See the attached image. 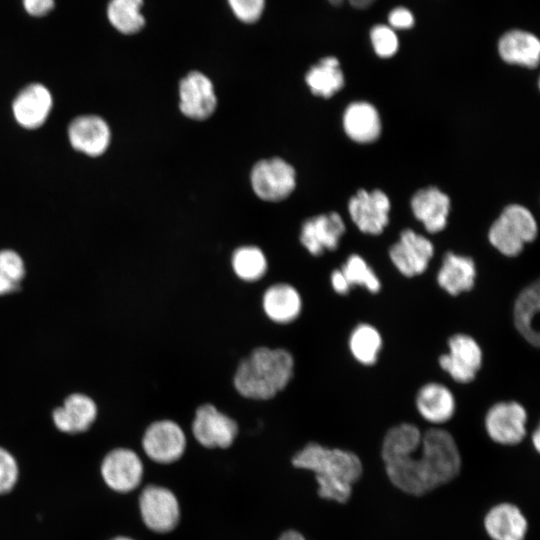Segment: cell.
<instances>
[{"instance_id":"obj_21","label":"cell","mask_w":540,"mask_h":540,"mask_svg":"<svg viewBox=\"0 0 540 540\" xmlns=\"http://www.w3.org/2000/svg\"><path fill=\"white\" fill-rule=\"evenodd\" d=\"M416 408L423 419L433 424L449 421L456 408L451 390L437 382L423 385L416 395Z\"/></svg>"},{"instance_id":"obj_35","label":"cell","mask_w":540,"mask_h":540,"mask_svg":"<svg viewBox=\"0 0 540 540\" xmlns=\"http://www.w3.org/2000/svg\"><path fill=\"white\" fill-rule=\"evenodd\" d=\"M0 273L19 283L25 275V266L20 255L10 249L0 251Z\"/></svg>"},{"instance_id":"obj_18","label":"cell","mask_w":540,"mask_h":540,"mask_svg":"<svg viewBox=\"0 0 540 540\" xmlns=\"http://www.w3.org/2000/svg\"><path fill=\"white\" fill-rule=\"evenodd\" d=\"M411 209L429 233H437L447 225L450 199L437 187L420 189L411 199Z\"/></svg>"},{"instance_id":"obj_14","label":"cell","mask_w":540,"mask_h":540,"mask_svg":"<svg viewBox=\"0 0 540 540\" xmlns=\"http://www.w3.org/2000/svg\"><path fill=\"white\" fill-rule=\"evenodd\" d=\"M101 473L111 489L126 493L134 490L140 484L143 465L133 450L117 448L110 451L103 459Z\"/></svg>"},{"instance_id":"obj_39","label":"cell","mask_w":540,"mask_h":540,"mask_svg":"<svg viewBox=\"0 0 540 540\" xmlns=\"http://www.w3.org/2000/svg\"><path fill=\"white\" fill-rule=\"evenodd\" d=\"M19 286V283H16L0 273V295H4L10 292L15 291Z\"/></svg>"},{"instance_id":"obj_1","label":"cell","mask_w":540,"mask_h":540,"mask_svg":"<svg viewBox=\"0 0 540 540\" xmlns=\"http://www.w3.org/2000/svg\"><path fill=\"white\" fill-rule=\"evenodd\" d=\"M381 456L390 481L415 496L450 482L461 468L460 452L448 431L431 428L421 434L411 423L388 430Z\"/></svg>"},{"instance_id":"obj_31","label":"cell","mask_w":540,"mask_h":540,"mask_svg":"<svg viewBox=\"0 0 540 540\" xmlns=\"http://www.w3.org/2000/svg\"><path fill=\"white\" fill-rule=\"evenodd\" d=\"M340 270L351 287L362 286L371 293H377L381 289L378 276L358 254L350 255Z\"/></svg>"},{"instance_id":"obj_20","label":"cell","mask_w":540,"mask_h":540,"mask_svg":"<svg viewBox=\"0 0 540 540\" xmlns=\"http://www.w3.org/2000/svg\"><path fill=\"white\" fill-rule=\"evenodd\" d=\"M97 416V406L87 395H69L63 405L53 410L55 426L65 433H80L87 430Z\"/></svg>"},{"instance_id":"obj_36","label":"cell","mask_w":540,"mask_h":540,"mask_svg":"<svg viewBox=\"0 0 540 540\" xmlns=\"http://www.w3.org/2000/svg\"><path fill=\"white\" fill-rule=\"evenodd\" d=\"M388 26L396 30H408L413 28L415 17L411 10L398 6L393 8L388 14Z\"/></svg>"},{"instance_id":"obj_22","label":"cell","mask_w":540,"mask_h":540,"mask_svg":"<svg viewBox=\"0 0 540 540\" xmlns=\"http://www.w3.org/2000/svg\"><path fill=\"white\" fill-rule=\"evenodd\" d=\"M476 266L471 257L447 252L437 273V283L451 296L470 291L475 285Z\"/></svg>"},{"instance_id":"obj_42","label":"cell","mask_w":540,"mask_h":540,"mask_svg":"<svg viewBox=\"0 0 540 540\" xmlns=\"http://www.w3.org/2000/svg\"><path fill=\"white\" fill-rule=\"evenodd\" d=\"M532 443H533V446L535 447V449L537 451H539L540 450V431H539V427H537L536 430L532 434Z\"/></svg>"},{"instance_id":"obj_11","label":"cell","mask_w":540,"mask_h":540,"mask_svg":"<svg viewBox=\"0 0 540 540\" xmlns=\"http://www.w3.org/2000/svg\"><path fill=\"white\" fill-rule=\"evenodd\" d=\"M353 223L366 234L379 235L389 223L390 200L381 190L360 189L348 203Z\"/></svg>"},{"instance_id":"obj_23","label":"cell","mask_w":540,"mask_h":540,"mask_svg":"<svg viewBox=\"0 0 540 540\" xmlns=\"http://www.w3.org/2000/svg\"><path fill=\"white\" fill-rule=\"evenodd\" d=\"M266 316L278 324L293 322L301 313L302 298L299 291L288 283L269 286L262 297Z\"/></svg>"},{"instance_id":"obj_15","label":"cell","mask_w":540,"mask_h":540,"mask_svg":"<svg viewBox=\"0 0 540 540\" xmlns=\"http://www.w3.org/2000/svg\"><path fill=\"white\" fill-rule=\"evenodd\" d=\"M345 229L338 213L318 215L304 222L300 242L311 255L319 256L325 249L333 251L338 247Z\"/></svg>"},{"instance_id":"obj_30","label":"cell","mask_w":540,"mask_h":540,"mask_svg":"<svg viewBox=\"0 0 540 540\" xmlns=\"http://www.w3.org/2000/svg\"><path fill=\"white\" fill-rule=\"evenodd\" d=\"M235 275L246 282L262 278L268 268L266 256L256 246H242L236 249L231 259Z\"/></svg>"},{"instance_id":"obj_2","label":"cell","mask_w":540,"mask_h":540,"mask_svg":"<svg viewBox=\"0 0 540 540\" xmlns=\"http://www.w3.org/2000/svg\"><path fill=\"white\" fill-rule=\"evenodd\" d=\"M292 464L314 472L319 484V496L338 503L349 500L352 486L359 480L363 470L355 453L327 448L318 443H308L298 451L292 458Z\"/></svg>"},{"instance_id":"obj_9","label":"cell","mask_w":540,"mask_h":540,"mask_svg":"<svg viewBox=\"0 0 540 540\" xmlns=\"http://www.w3.org/2000/svg\"><path fill=\"white\" fill-rule=\"evenodd\" d=\"M139 506L143 522L154 532H170L179 523L180 508L177 498L165 487H145L139 498Z\"/></svg>"},{"instance_id":"obj_19","label":"cell","mask_w":540,"mask_h":540,"mask_svg":"<svg viewBox=\"0 0 540 540\" xmlns=\"http://www.w3.org/2000/svg\"><path fill=\"white\" fill-rule=\"evenodd\" d=\"M498 53L501 59L512 65L536 68L540 59V41L526 30L511 29L499 38Z\"/></svg>"},{"instance_id":"obj_25","label":"cell","mask_w":540,"mask_h":540,"mask_svg":"<svg viewBox=\"0 0 540 540\" xmlns=\"http://www.w3.org/2000/svg\"><path fill=\"white\" fill-rule=\"evenodd\" d=\"M484 526L492 540H524L527 520L515 505L501 503L486 514Z\"/></svg>"},{"instance_id":"obj_40","label":"cell","mask_w":540,"mask_h":540,"mask_svg":"<svg viewBox=\"0 0 540 540\" xmlns=\"http://www.w3.org/2000/svg\"><path fill=\"white\" fill-rule=\"evenodd\" d=\"M278 540H306L302 534L295 530L284 532Z\"/></svg>"},{"instance_id":"obj_43","label":"cell","mask_w":540,"mask_h":540,"mask_svg":"<svg viewBox=\"0 0 540 540\" xmlns=\"http://www.w3.org/2000/svg\"><path fill=\"white\" fill-rule=\"evenodd\" d=\"M347 0H328V2L333 6H341L345 3Z\"/></svg>"},{"instance_id":"obj_24","label":"cell","mask_w":540,"mask_h":540,"mask_svg":"<svg viewBox=\"0 0 540 540\" xmlns=\"http://www.w3.org/2000/svg\"><path fill=\"white\" fill-rule=\"evenodd\" d=\"M346 135L357 143H371L381 134V120L377 109L368 102H353L343 114Z\"/></svg>"},{"instance_id":"obj_7","label":"cell","mask_w":540,"mask_h":540,"mask_svg":"<svg viewBox=\"0 0 540 540\" xmlns=\"http://www.w3.org/2000/svg\"><path fill=\"white\" fill-rule=\"evenodd\" d=\"M192 433L199 444L206 448H228L237 434L236 421L213 404L200 405L192 421Z\"/></svg>"},{"instance_id":"obj_29","label":"cell","mask_w":540,"mask_h":540,"mask_svg":"<svg viewBox=\"0 0 540 540\" xmlns=\"http://www.w3.org/2000/svg\"><path fill=\"white\" fill-rule=\"evenodd\" d=\"M142 5L143 0H110L107 7L108 19L123 34L137 33L145 25Z\"/></svg>"},{"instance_id":"obj_16","label":"cell","mask_w":540,"mask_h":540,"mask_svg":"<svg viewBox=\"0 0 540 540\" xmlns=\"http://www.w3.org/2000/svg\"><path fill=\"white\" fill-rule=\"evenodd\" d=\"M72 147L88 156H100L108 148L111 132L106 121L97 115L76 117L68 127Z\"/></svg>"},{"instance_id":"obj_8","label":"cell","mask_w":540,"mask_h":540,"mask_svg":"<svg viewBox=\"0 0 540 540\" xmlns=\"http://www.w3.org/2000/svg\"><path fill=\"white\" fill-rule=\"evenodd\" d=\"M527 411L516 401H500L485 416L488 436L501 445H516L526 436Z\"/></svg>"},{"instance_id":"obj_5","label":"cell","mask_w":540,"mask_h":540,"mask_svg":"<svg viewBox=\"0 0 540 540\" xmlns=\"http://www.w3.org/2000/svg\"><path fill=\"white\" fill-rule=\"evenodd\" d=\"M251 184L260 199L269 202L281 201L295 189L296 172L281 158L261 160L252 168Z\"/></svg>"},{"instance_id":"obj_3","label":"cell","mask_w":540,"mask_h":540,"mask_svg":"<svg viewBox=\"0 0 540 540\" xmlns=\"http://www.w3.org/2000/svg\"><path fill=\"white\" fill-rule=\"evenodd\" d=\"M294 374V358L284 348L256 347L237 365L233 384L243 397L266 401L283 391Z\"/></svg>"},{"instance_id":"obj_10","label":"cell","mask_w":540,"mask_h":540,"mask_svg":"<svg viewBox=\"0 0 540 540\" xmlns=\"http://www.w3.org/2000/svg\"><path fill=\"white\" fill-rule=\"evenodd\" d=\"M142 447L151 460L168 464L177 461L183 455L186 449V436L175 421L158 420L145 430Z\"/></svg>"},{"instance_id":"obj_33","label":"cell","mask_w":540,"mask_h":540,"mask_svg":"<svg viewBox=\"0 0 540 540\" xmlns=\"http://www.w3.org/2000/svg\"><path fill=\"white\" fill-rule=\"evenodd\" d=\"M234 16L241 22L251 24L260 19L265 0H227Z\"/></svg>"},{"instance_id":"obj_6","label":"cell","mask_w":540,"mask_h":540,"mask_svg":"<svg viewBox=\"0 0 540 540\" xmlns=\"http://www.w3.org/2000/svg\"><path fill=\"white\" fill-rule=\"evenodd\" d=\"M448 350L439 357L440 367L458 383L473 381L483 360L478 342L467 334L457 333L448 339Z\"/></svg>"},{"instance_id":"obj_13","label":"cell","mask_w":540,"mask_h":540,"mask_svg":"<svg viewBox=\"0 0 540 540\" xmlns=\"http://www.w3.org/2000/svg\"><path fill=\"white\" fill-rule=\"evenodd\" d=\"M180 111L188 118L205 120L215 111L217 98L211 80L199 71L188 73L179 84Z\"/></svg>"},{"instance_id":"obj_28","label":"cell","mask_w":540,"mask_h":540,"mask_svg":"<svg viewBox=\"0 0 540 540\" xmlns=\"http://www.w3.org/2000/svg\"><path fill=\"white\" fill-rule=\"evenodd\" d=\"M381 348L382 337L374 326L361 323L352 330L349 337V350L359 363L375 364Z\"/></svg>"},{"instance_id":"obj_27","label":"cell","mask_w":540,"mask_h":540,"mask_svg":"<svg viewBox=\"0 0 540 540\" xmlns=\"http://www.w3.org/2000/svg\"><path fill=\"white\" fill-rule=\"evenodd\" d=\"M305 80L312 94L323 98L332 97L345 83L340 63L333 56L324 57L313 65L308 70Z\"/></svg>"},{"instance_id":"obj_32","label":"cell","mask_w":540,"mask_h":540,"mask_svg":"<svg viewBox=\"0 0 540 540\" xmlns=\"http://www.w3.org/2000/svg\"><path fill=\"white\" fill-rule=\"evenodd\" d=\"M369 38L375 54L380 58H390L399 49V39L396 31L385 24H376L371 27Z\"/></svg>"},{"instance_id":"obj_12","label":"cell","mask_w":540,"mask_h":540,"mask_svg":"<svg viewBox=\"0 0 540 540\" xmlns=\"http://www.w3.org/2000/svg\"><path fill=\"white\" fill-rule=\"evenodd\" d=\"M432 242L411 229L401 232L399 240L389 249V257L396 269L406 277L422 274L433 257Z\"/></svg>"},{"instance_id":"obj_17","label":"cell","mask_w":540,"mask_h":540,"mask_svg":"<svg viewBox=\"0 0 540 540\" xmlns=\"http://www.w3.org/2000/svg\"><path fill=\"white\" fill-rule=\"evenodd\" d=\"M52 105L50 91L40 83H33L17 94L12 110L19 125L26 129H35L44 124Z\"/></svg>"},{"instance_id":"obj_41","label":"cell","mask_w":540,"mask_h":540,"mask_svg":"<svg viewBox=\"0 0 540 540\" xmlns=\"http://www.w3.org/2000/svg\"><path fill=\"white\" fill-rule=\"evenodd\" d=\"M355 9H366L370 7L376 0H347Z\"/></svg>"},{"instance_id":"obj_44","label":"cell","mask_w":540,"mask_h":540,"mask_svg":"<svg viewBox=\"0 0 540 540\" xmlns=\"http://www.w3.org/2000/svg\"><path fill=\"white\" fill-rule=\"evenodd\" d=\"M112 540H134V539L124 537V536H120V537L113 538Z\"/></svg>"},{"instance_id":"obj_4","label":"cell","mask_w":540,"mask_h":540,"mask_svg":"<svg viewBox=\"0 0 540 540\" xmlns=\"http://www.w3.org/2000/svg\"><path fill=\"white\" fill-rule=\"evenodd\" d=\"M537 233V222L530 210L519 204H511L491 225L488 239L501 254L515 257L522 252L526 243L537 237Z\"/></svg>"},{"instance_id":"obj_34","label":"cell","mask_w":540,"mask_h":540,"mask_svg":"<svg viewBox=\"0 0 540 540\" xmlns=\"http://www.w3.org/2000/svg\"><path fill=\"white\" fill-rule=\"evenodd\" d=\"M18 466L14 457L0 447V494L8 493L16 484Z\"/></svg>"},{"instance_id":"obj_37","label":"cell","mask_w":540,"mask_h":540,"mask_svg":"<svg viewBox=\"0 0 540 540\" xmlns=\"http://www.w3.org/2000/svg\"><path fill=\"white\" fill-rule=\"evenodd\" d=\"M27 13L41 17L49 13L54 7V0H23Z\"/></svg>"},{"instance_id":"obj_26","label":"cell","mask_w":540,"mask_h":540,"mask_svg":"<svg viewBox=\"0 0 540 540\" xmlns=\"http://www.w3.org/2000/svg\"><path fill=\"white\" fill-rule=\"evenodd\" d=\"M540 309V284L535 282L524 288L513 307L514 325L519 334L531 345L538 347L540 338L534 328V319Z\"/></svg>"},{"instance_id":"obj_38","label":"cell","mask_w":540,"mask_h":540,"mask_svg":"<svg viewBox=\"0 0 540 540\" xmlns=\"http://www.w3.org/2000/svg\"><path fill=\"white\" fill-rule=\"evenodd\" d=\"M330 281L333 290L338 294H347L351 289V286L340 269H336L332 272Z\"/></svg>"}]
</instances>
